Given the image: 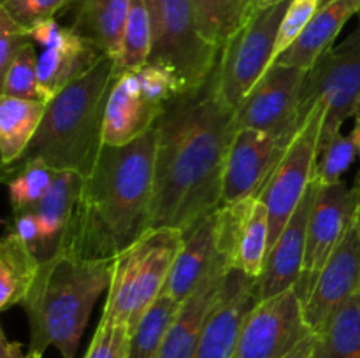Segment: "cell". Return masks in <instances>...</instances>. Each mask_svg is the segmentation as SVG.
<instances>
[{
    "label": "cell",
    "mask_w": 360,
    "mask_h": 358,
    "mask_svg": "<svg viewBox=\"0 0 360 358\" xmlns=\"http://www.w3.org/2000/svg\"><path fill=\"white\" fill-rule=\"evenodd\" d=\"M157 132L151 228L185 234L221 207L234 111L220 100L211 77L169 102Z\"/></svg>",
    "instance_id": "1"
},
{
    "label": "cell",
    "mask_w": 360,
    "mask_h": 358,
    "mask_svg": "<svg viewBox=\"0 0 360 358\" xmlns=\"http://www.w3.org/2000/svg\"><path fill=\"white\" fill-rule=\"evenodd\" d=\"M157 139L155 126L125 146L102 147L60 251L112 260L151 230Z\"/></svg>",
    "instance_id": "2"
},
{
    "label": "cell",
    "mask_w": 360,
    "mask_h": 358,
    "mask_svg": "<svg viewBox=\"0 0 360 358\" xmlns=\"http://www.w3.org/2000/svg\"><path fill=\"white\" fill-rule=\"evenodd\" d=\"M112 260H86L60 251L39 265L23 300L30 329V350L44 357L55 347L62 358H76L81 337L98 297L108 291Z\"/></svg>",
    "instance_id": "3"
},
{
    "label": "cell",
    "mask_w": 360,
    "mask_h": 358,
    "mask_svg": "<svg viewBox=\"0 0 360 358\" xmlns=\"http://www.w3.org/2000/svg\"><path fill=\"white\" fill-rule=\"evenodd\" d=\"M115 79V58L104 56L56 93L46 104L41 126L21 160H39L58 172L72 171L86 178L104 147V112Z\"/></svg>",
    "instance_id": "4"
},
{
    "label": "cell",
    "mask_w": 360,
    "mask_h": 358,
    "mask_svg": "<svg viewBox=\"0 0 360 358\" xmlns=\"http://www.w3.org/2000/svg\"><path fill=\"white\" fill-rule=\"evenodd\" d=\"M183 237L176 228H151L112 258L101 321L123 325L132 333L144 312L164 293Z\"/></svg>",
    "instance_id": "5"
},
{
    "label": "cell",
    "mask_w": 360,
    "mask_h": 358,
    "mask_svg": "<svg viewBox=\"0 0 360 358\" xmlns=\"http://www.w3.org/2000/svg\"><path fill=\"white\" fill-rule=\"evenodd\" d=\"M151 20L150 63L171 67L192 91L213 77L221 49L200 34L193 0H146Z\"/></svg>",
    "instance_id": "6"
},
{
    "label": "cell",
    "mask_w": 360,
    "mask_h": 358,
    "mask_svg": "<svg viewBox=\"0 0 360 358\" xmlns=\"http://www.w3.org/2000/svg\"><path fill=\"white\" fill-rule=\"evenodd\" d=\"M290 0L257 7L245 25L220 51L213 86L220 100L232 111L245 100L274 62L278 30Z\"/></svg>",
    "instance_id": "7"
},
{
    "label": "cell",
    "mask_w": 360,
    "mask_h": 358,
    "mask_svg": "<svg viewBox=\"0 0 360 358\" xmlns=\"http://www.w3.org/2000/svg\"><path fill=\"white\" fill-rule=\"evenodd\" d=\"M315 332L295 288L264 298L245 318L236 358H311Z\"/></svg>",
    "instance_id": "8"
},
{
    "label": "cell",
    "mask_w": 360,
    "mask_h": 358,
    "mask_svg": "<svg viewBox=\"0 0 360 358\" xmlns=\"http://www.w3.org/2000/svg\"><path fill=\"white\" fill-rule=\"evenodd\" d=\"M323 119H326V104L316 102L313 111L288 144L266 188L259 195V199L266 204L271 218L269 249L280 237L281 230L315 179Z\"/></svg>",
    "instance_id": "9"
},
{
    "label": "cell",
    "mask_w": 360,
    "mask_h": 358,
    "mask_svg": "<svg viewBox=\"0 0 360 358\" xmlns=\"http://www.w3.org/2000/svg\"><path fill=\"white\" fill-rule=\"evenodd\" d=\"M316 102L326 104L320 150L341 132L347 119H360V49H329L311 69L302 83L299 123L306 121Z\"/></svg>",
    "instance_id": "10"
},
{
    "label": "cell",
    "mask_w": 360,
    "mask_h": 358,
    "mask_svg": "<svg viewBox=\"0 0 360 358\" xmlns=\"http://www.w3.org/2000/svg\"><path fill=\"white\" fill-rule=\"evenodd\" d=\"M308 70L273 63L234 111L238 128L260 130L292 140L299 123L301 90Z\"/></svg>",
    "instance_id": "11"
},
{
    "label": "cell",
    "mask_w": 360,
    "mask_h": 358,
    "mask_svg": "<svg viewBox=\"0 0 360 358\" xmlns=\"http://www.w3.org/2000/svg\"><path fill=\"white\" fill-rule=\"evenodd\" d=\"M360 207V174L354 186H347L343 181L336 185H322L316 188L315 204L308 225L304 263L301 279L295 291L304 304L311 295L313 286L322 272L329 256L347 234L352 220Z\"/></svg>",
    "instance_id": "12"
},
{
    "label": "cell",
    "mask_w": 360,
    "mask_h": 358,
    "mask_svg": "<svg viewBox=\"0 0 360 358\" xmlns=\"http://www.w3.org/2000/svg\"><path fill=\"white\" fill-rule=\"evenodd\" d=\"M290 142L260 130H236L225 157L221 206L259 199Z\"/></svg>",
    "instance_id": "13"
},
{
    "label": "cell",
    "mask_w": 360,
    "mask_h": 358,
    "mask_svg": "<svg viewBox=\"0 0 360 358\" xmlns=\"http://www.w3.org/2000/svg\"><path fill=\"white\" fill-rule=\"evenodd\" d=\"M271 218L260 199L218 209V253L232 269L259 279L269 255Z\"/></svg>",
    "instance_id": "14"
},
{
    "label": "cell",
    "mask_w": 360,
    "mask_h": 358,
    "mask_svg": "<svg viewBox=\"0 0 360 358\" xmlns=\"http://www.w3.org/2000/svg\"><path fill=\"white\" fill-rule=\"evenodd\" d=\"M360 291V207L347 234L323 265L311 295L302 304L313 332H319L330 312Z\"/></svg>",
    "instance_id": "15"
},
{
    "label": "cell",
    "mask_w": 360,
    "mask_h": 358,
    "mask_svg": "<svg viewBox=\"0 0 360 358\" xmlns=\"http://www.w3.org/2000/svg\"><path fill=\"white\" fill-rule=\"evenodd\" d=\"M257 298V279L241 270H229L227 281L211 309L193 358H236L243 323Z\"/></svg>",
    "instance_id": "16"
},
{
    "label": "cell",
    "mask_w": 360,
    "mask_h": 358,
    "mask_svg": "<svg viewBox=\"0 0 360 358\" xmlns=\"http://www.w3.org/2000/svg\"><path fill=\"white\" fill-rule=\"evenodd\" d=\"M316 188H319V181L313 179L301 204L281 230L280 237L271 246L262 276L257 279V298L259 300L274 297V295L297 286L299 279H301L302 263H304L308 225L313 204H315Z\"/></svg>",
    "instance_id": "17"
},
{
    "label": "cell",
    "mask_w": 360,
    "mask_h": 358,
    "mask_svg": "<svg viewBox=\"0 0 360 358\" xmlns=\"http://www.w3.org/2000/svg\"><path fill=\"white\" fill-rule=\"evenodd\" d=\"M104 53L84 39L74 27H62L41 46L37 60L39 88L48 104L56 93L90 72Z\"/></svg>",
    "instance_id": "18"
},
{
    "label": "cell",
    "mask_w": 360,
    "mask_h": 358,
    "mask_svg": "<svg viewBox=\"0 0 360 358\" xmlns=\"http://www.w3.org/2000/svg\"><path fill=\"white\" fill-rule=\"evenodd\" d=\"M165 107L144 95L134 72L116 76L105 104L104 146H125L139 139L157 126Z\"/></svg>",
    "instance_id": "19"
},
{
    "label": "cell",
    "mask_w": 360,
    "mask_h": 358,
    "mask_svg": "<svg viewBox=\"0 0 360 358\" xmlns=\"http://www.w3.org/2000/svg\"><path fill=\"white\" fill-rule=\"evenodd\" d=\"M231 269L232 267L229 265L227 260L220 255L213 269L181 304L158 358H193L207 316L224 290Z\"/></svg>",
    "instance_id": "20"
},
{
    "label": "cell",
    "mask_w": 360,
    "mask_h": 358,
    "mask_svg": "<svg viewBox=\"0 0 360 358\" xmlns=\"http://www.w3.org/2000/svg\"><path fill=\"white\" fill-rule=\"evenodd\" d=\"M183 246L169 274L165 293L178 302H185L193 293L200 281L207 276L217 260L218 253V209L200 220L188 232H185Z\"/></svg>",
    "instance_id": "21"
},
{
    "label": "cell",
    "mask_w": 360,
    "mask_h": 358,
    "mask_svg": "<svg viewBox=\"0 0 360 358\" xmlns=\"http://www.w3.org/2000/svg\"><path fill=\"white\" fill-rule=\"evenodd\" d=\"M84 178L72 171H60L55 183L44 199L32 211H35L39 221V249L37 258L48 260L62 249L65 235L72 223L77 200Z\"/></svg>",
    "instance_id": "22"
},
{
    "label": "cell",
    "mask_w": 360,
    "mask_h": 358,
    "mask_svg": "<svg viewBox=\"0 0 360 358\" xmlns=\"http://www.w3.org/2000/svg\"><path fill=\"white\" fill-rule=\"evenodd\" d=\"M360 13V0H334L320 7L301 37L274 60V63L309 70L329 49L354 14Z\"/></svg>",
    "instance_id": "23"
},
{
    "label": "cell",
    "mask_w": 360,
    "mask_h": 358,
    "mask_svg": "<svg viewBox=\"0 0 360 358\" xmlns=\"http://www.w3.org/2000/svg\"><path fill=\"white\" fill-rule=\"evenodd\" d=\"M76 6L72 27L104 55L116 58L122 46L130 0H77Z\"/></svg>",
    "instance_id": "24"
},
{
    "label": "cell",
    "mask_w": 360,
    "mask_h": 358,
    "mask_svg": "<svg viewBox=\"0 0 360 358\" xmlns=\"http://www.w3.org/2000/svg\"><path fill=\"white\" fill-rule=\"evenodd\" d=\"M46 112V102L0 98V157L4 167L21 160Z\"/></svg>",
    "instance_id": "25"
},
{
    "label": "cell",
    "mask_w": 360,
    "mask_h": 358,
    "mask_svg": "<svg viewBox=\"0 0 360 358\" xmlns=\"http://www.w3.org/2000/svg\"><path fill=\"white\" fill-rule=\"evenodd\" d=\"M41 260L30 246L11 230L0 242V309L23 304L37 276Z\"/></svg>",
    "instance_id": "26"
},
{
    "label": "cell",
    "mask_w": 360,
    "mask_h": 358,
    "mask_svg": "<svg viewBox=\"0 0 360 358\" xmlns=\"http://www.w3.org/2000/svg\"><path fill=\"white\" fill-rule=\"evenodd\" d=\"M311 358H360V291L338 305L315 333Z\"/></svg>",
    "instance_id": "27"
},
{
    "label": "cell",
    "mask_w": 360,
    "mask_h": 358,
    "mask_svg": "<svg viewBox=\"0 0 360 358\" xmlns=\"http://www.w3.org/2000/svg\"><path fill=\"white\" fill-rule=\"evenodd\" d=\"M193 7L200 34L220 49L257 9L255 0H193Z\"/></svg>",
    "instance_id": "28"
},
{
    "label": "cell",
    "mask_w": 360,
    "mask_h": 358,
    "mask_svg": "<svg viewBox=\"0 0 360 358\" xmlns=\"http://www.w3.org/2000/svg\"><path fill=\"white\" fill-rule=\"evenodd\" d=\"M183 302L169 293H162L150 305L136 329L130 333L129 357L127 358H158L169 329L174 323Z\"/></svg>",
    "instance_id": "29"
},
{
    "label": "cell",
    "mask_w": 360,
    "mask_h": 358,
    "mask_svg": "<svg viewBox=\"0 0 360 358\" xmlns=\"http://www.w3.org/2000/svg\"><path fill=\"white\" fill-rule=\"evenodd\" d=\"M151 53V20L146 0H130L129 16L123 28L122 46L115 58L116 76L139 69Z\"/></svg>",
    "instance_id": "30"
},
{
    "label": "cell",
    "mask_w": 360,
    "mask_h": 358,
    "mask_svg": "<svg viewBox=\"0 0 360 358\" xmlns=\"http://www.w3.org/2000/svg\"><path fill=\"white\" fill-rule=\"evenodd\" d=\"M16 164L20 165L16 171L13 168V175L7 181L13 214L34 209L58 175V171L39 160H20Z\"/></svg>",
    "instance_id": "31"
},
{
    "label": "cell",
    "mask_w": 360,
    "mask_h": 358,
    "mask_svg": "<svg viewBox=\"0 0 360 358\" xmlns=\"http://www.w3.org/2000/svg\"><path fill=\"white\" fill-rule=\"evenodd\" d=\"M37 60L34 41L28 42L11 62L2 74V97L21 98V100H42L41 88L37 79Z\"/></svg>",
    "instance_id": "32"
},
{
    "label": "cell",
    "mask_w": 360,
    "mask_h": 358,
    "mask_svg": "<svg viewBox=\"0 0 360 358\" xmlns=\"http://www.w3.org/2000/svg\"><path fill=\"white\" fill-rule=\"evenodd\" d=\"M357 154V144H355L354 135L352 133L343 135L340 132L320 150V157L315 167V179L322 185L341 183V178L354 164Z\"/></svg>",
    "instance_id": "33"
},
{
    "label": "cell",
    "mask_w": 360,
    "mask_h": 358,
    "mask_svg": "<svg viewBox=\"0 0 360 358\" xmlns=\"http://www.w3.org/2000/svg\"><path fill=\"white\" fill-rule=\"evenodd\" d=\"M132 72L136 74L137 83L144 95L160 105H167L169 102L188 91L185 81L171 67L148 62Z\"/></svg>",
    "instance_id": "34"
},
{
    "label": "cell",
    "mask_w": 360,
    "mask_h": 358,
    "mask_svg": "<svg viewBox=\"0 0 360 358\" xmlns=\"http://www.w3.org/2000/svg\"><path fill=\"white\" fill-rule=\"evenodd\" d=\"M320 9V0H290L285 16L281 20L278 30L276 48H274V60L283 55L295 41L302 35L309 21L315 18ZM274 63V62H273Z\"/></svg>",
    "instance_id": "35"
},
{
    "label": "cell",
    "mask_w": 360,
    "mask_h": 358,
    "mask_svg": "<svg viewBox=\"0 0 360 358\" xmlns=\"http://www.w3.org/2000/svg\"><path fill=\"white\" fill-rule=\"evenodd\" d=\"M77 0H0V9L6 11L18 25L30 30L37 23L53 20L60 11Z\"/></svg>",
    "instance_id": "36"
},
{
    "label": "cell",
    "mask_w": 360,
    "mask_h": 358,
    "mask_svg": "<svg viewBox=\"0 0 360 358\" xmlns=\"http://www.w3.org/2000/svg\"><path fill=\"white\" fill-rule=\"evenodd\" d=\"M130 332L123 325L98 321L90 346L83 358H127Z\"/></svg>",
    "instance_id": "37"
},
{
    "label": "cell",
    "mask_w": 360,
    "mask_h": 358,
    "mask_svg": "<svg viewBox=\"0 0 360 358\" xmlns=\"http://www.w3.org/2000/svg\"><path fill=\"white\" fill-rule=\"evenodd\" d=\"M30 42L28 32L9 14L0 9V76L7 70L18 53Z\"/></svg>",
    "instance_id": "38"
},
{
    "label": "cell",
    "mask_w": 360,
    "mask_h": 358,
    "mask_svg": "<svg viewBox=\"0 0 360 358\" xmlns=\"http://www.w3.org/2000/svg\"><path fill=\"white\" fill-rule=\"evenodd\" d=\"M14 232L30 246L32 251L37 255L39 249V221H37V214L35 211H23V213L14 214Z\"/></svg>",
    "instance_id": "39"
},
{
    "label": "cell",
    "mask_w": 360,
    "mask_h": 358,
    "mask_svg": "<svg viewBox=\"0 0 360 358\" xmlns=\"http://www.w3.org/2000/svg\"><path fill=\"white\" fill-rule=\"evenodd\" d=\"M0 358H42V354L28 351L23 353V346L16 340H9L4 332H0Z\"/></svg>",
    "instance_id": "40"
},
{
    "label": "cell",
    "mask_w": 360,
    "mask_h": 358,
    "mask_svg": "<svg viewBox=\"0 0 360 358\" xmlns=\"http://www.w3.org/2000/svg\"><path fill=\"white\" fill-rule=\"evenodd\" d=\"M338 51H355V49H360V13H359V21H357V27L347 35L341 44H338L336 48Z\"/></svg>",
    "instance_id": "41"
},
{
    "label": "cell",
    "mask_w": 360,
    "mask_h": 358,
    "mask_svg": "<svg viewBox=\"0 0 360 358\" xmlns=\"http://www.w3.org/2000/svg\"><path fill=\"white\" fill-rule=\"evenodd\" d=\"M352 135H354L355 144H357V153H359V158H360V119L357 121V125H355V128H354V132H352Z\"/></svg>",
    "instance_id": "42"
},
{
    "label": "cell",
    "mask_w": 360,
    "mask_h": 358,
    "mask_svg": "<svg viewBox=\"0 0 360 358\" xmlns=\"http://www.w3.org/2000/svg\"><path fill=\"white\" fill-rule=\"evenodd\" d=\"M276 2H280V0H255V6L266 7V6H271V4H276Z\"/></svg>",
    "instance_id": "43"
},
{
    "label": "cell",
    "mask_w": 360,
    "mask_h": 358,
    "mask_svg": "<svg viewBox=\"0 0 360 358\" xmlns=\"http://www.w3.org/2000/svg\"><path fill=\"white\" fill-rule=\"evenodd\" d=\"M334 0H320V7H326V6H329V4H333Z\"/></svg>",
    "instance_id": "44"
}]
</instances>
